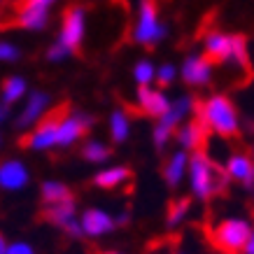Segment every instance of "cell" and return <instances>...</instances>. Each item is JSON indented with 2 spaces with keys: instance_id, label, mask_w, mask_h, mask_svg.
<instances>
[{
  "instance_id": "cell-1",
  "label": "cell",
  "mask_w": 254,
  "mask_h": 254,
  "mask_svg": "<svg viewBox=\"0 0 254 254\" xmlns=\"http://www.w3.org/2000/svg\"><path fill=\"white\" fill-rule=\"evenodd\" d=\"M193 119L208 131V135L222 140H236L243 133L240 108L226 91H212L196 100Z\"/></svg>"
},
{
  "instance_id": "cell-2",
  "label": "cell",
  "mask_w": 254,
  "mask_h": 254,
  "mask_svg": "<svg viewBox=\"0 0 254 254\" xmlns=\"http://www.w3.org/2000/svg\"><path fill=\"white\" fill-rule=\"evenodd\" d=\"M200 54L210 59L215 65H229V68L247 72L252 65L250 54V40L243 33H229L222 28H212L203 35V52Z\"/></svg>"
},
{
  "instance_id": "cell-3",
  "label": "cell",
  "mask_w": 254,
  "mask_h": 254,
  "mask_svg": "<svg viewBox=\"0 0 254 254\" xmlns=\"http://www.w3.org/2000/svg\"><path fill=\"white\" fill-rule=\"evenodd\" d=\"M89 33V9L79 2H72L65 7L59 26V35L47 49V61L49 63H63L70 56H75L82 49Z\"/></svg>"
},
{
  "instance_id": "cell-4",
  "label": "cell",
  "mask_w": 254,
  "mask_h": 254,
  "mask_svg": "<svg viewBox=\"0 0 254 254\" xmlns=\"http://www.w3.org/2000/svg\"><path fill=\"white\" fill-rule=\"evenodd\" d=\"M187 185H189V193L191 198L208 203L222 191H226L229 180L224 175L222 166L205 152L198 149L189 154V168H187Z\"/></svg>"
},
{
  "instance_id": "cell-5",
  "label": "cell",
  "mask_w": 254,
  "mask_h": 254,
  "mask_svg": "<svg viewBox=\"0 0 254 254\" xmlns=\"http://www.w3.org/2000/svg\"><path fill=\"white\" fill-rule=\"evenodd\" d=\"M168 35H170V26L163 21L159 2L156 0H140L131 26L133 45L142 47V49H152V47L161 45Z\"/></svg>"
},
{
  "instance_id": "cell-6",
  "label": "cell",
  "mask_w": 254,
  "mask_h": 254,
  "mask_svg": "<svg viewBox=\"0 0 254 254\" xmlns=\"http://www.w3.org/2000/svg\"><path fill=\"white\" fill-rule=\"evenodd\" d=\"M252 233V219L245 215H226L210 226V243L222 254H243Z\"/></svg>"
},
{
  "instance_id": "cell-7",
  "label": "cell",
  "mask_w": 254,
  "mask_h": 254,
  "mask_svg": "<svg viewBox=\"0 0 254 254\" xmlns=\"http://www.w3.org/2000/svg\"><path fill=\"white\" fill-rule=\"evenodd\" d=\"M96 124V117L84 110H72L59 117V128H56V142L59 149H70L86 140V133Z\"/></svg>"
},
{
  "instance_id": "cell-8",
  "label": "cell",
  "mask_w": 254,
  "mask_h": 254,
  "mask_svg": "<svg viewBox=\"0 0 254 254\" xmlns=\"http://www.w3.org/2000/svg\"><path fill=\"white\" fill-rule=\"evenodd\" d=\"M217 65L210 59L200 54V52H189L177 65V79L187 86V89H205L212 84L215 79Z\"/></svg>"
},
{
  "instance_id": "cell-9",
  "label": "cell",
  "mask_w": 254,
  "mask_h": 254,
  "mask_svg": "<svg viewBox=\"0 0 254 254\" xmlns=\"http://www.w3.org/2000/svg\"><path fill=\"white\" fill-rule=\"evenodd\" d=\"M52 110V96L47 91H40V89H33L28 91V96L23 98V108L21 112L16 115L14 119V126L19 131H31L33 126H38Z\"/></svg>"
},
{
  "instance_id": "cell-10",
  "label": "cell",
  "mask_w": 254,
  "mask_h": 254,
  "mask_svg": "<svg viewBox=\"0 0 254 254\" xmlns=\"http://www.w3.org/2000/svg\"><path fill=\"white\" fill-rule=\"evenodd\" d=\"M133 105L140 115L149 117V119H159L163 117V112L168 110L170 105V96L168 91H161L156 86H135V93H133Z\"/></svg>"
},
{
  "instance_id": "cell-11",
  "label": "cell",
  "mask_w": 254,
  "mask_h": 254,
  "mask_svg": "<svg viewBox=\"0 0 254 254\" xmlns=\"http://www.w3.org/2000/svg\"><path fill=\"white\" fill-rule=\"evenodd\" d=\"M45 217L49 224H54L59 229L68 233L70 238H82V229H79V215H77V203L75 198L56 203V205H47Z\"/></svg>"
},
{
  "instance_id": "cell-12",
  "label": "cell",
  "mask_w": 254,
  "mask_h": 254,
  "mask_svg": "<svg viewBox=\"0 0 254 254\" xmlns=\"http://www.w3.org/2000/svg\"><path fill=\"white\" fill-rule=\"evenodd\" d=\"M56 128H59V117L56 115H47L38 126H33L28 135L21 140L26 149L31 152H49V149H56L59 142H56Z\"/></svg>"
},
{
  "instance_id": "cell-13",
  "label": "cell",
  "mask_w": 254,
  "mask_h": 254,
  "mask_svg": "<svg viewBox=\"0 0 254 254\" xmlns=\"http://www.w3.org/2000/svg\"><path fill=\"white\" fill-rule=\"evenodd\" d=\"M222 170L229 182H236L240 187H247L254 180V161L247 149H233L224 159Z\"/></svg>"
},
{
  "instance_id": "cell-14",
  "label": "cell",
  "mask_w": 254,
  "mask_h": 254,
  "mask_svg": "<svg viewBox=\"0 0 254 254\" xmlns=\"http://www.w3.org/2000/svg\"><path fill=\"white\" fill-rule=\"evenodd\" d=\"M79 229H82V236H86V238H103L117 229L115 215H110L103 208H86L79 215Z\"/></svg>"
},
{
  "instance_id": "cell-15",
  "label": "cell",
  "mask_w": 254,
  "mask_h": 254,
  "mask_svg": "<svg viewBox=\"0 0 254 254\" xmlns=\"http://www.w3.org/2000/svg\"><path fill=\"white\" fill-rule=\"evenodd\" d=\"M193 112H196V98L191 93H180L175 98H170L168 110L163 112V117L156 119V124H161L168 131L175 133L177 126H182L187 119H191Z\"/></svg>"
},
{
  "instance_id": "cell-16",
  "label": "cell",
  "mask_w": 254,
  "mask_h": 254,
  "mask_svg": "<svg viewBox=\"0 0 254 254\" xmlns=\"http://www.w3.org/2000/svg\"><path fill=\"white\" fill-rule=\"evenodd\" d=\"M208 131L200 126L196 119H187L182 126H177L175 133H173V142L177 145V149H182L187 154H193V152H198L203 147L208 145Z\"/></svg>"
},
{
  "instance_id": "cell-17",
  "label": "cell",
  "mask_w": 254,
  "mask_h": 254,
  "mask_svg": "<svg viewBox=\"0 0 254 254\" xmlns=\"http://www.w3.org/2000/svg\"><path fill=\"white\" fill-rule=\"evenodd\" d=\"M31 182V170L21 159L0 161V189L2 191H21Z\"/></svg>"
},
{
  "instance_id": "cell-18",
  "label": "cell",
  "mask_w": 254,
  "mask_h": 254,
  "mask_svg": "<svg viewBox=\"0 0 254 254\" xmlns=\"http://www.w3.org/2000/svg\"><path fill=\"white\" fill-rule=\"evenodd\" d=\"M133 170L124 163H112V166H103V168L96 170L93 175V187L96 189H103V191H115V189H122L131 182Z\"/></svg>"
},
{
  "instance_id": "cell-19",
  "label": "cell",
  "mask_w": 254,
  "mask_h": 254,
  "mask_svg": "<svg viewBox=\"0 0 254 254\" xmlns=\"http://www.w3.org/2000/svg\"><path fill=\"white\" fill-rule=\"evenodd\" d=\"M187 168H189V154L175 147V149L168 152V156L163 159V166H161L163 182H166L170 189H177L180 185H185Z\"/></svg>"
},
{
  "instance_id": "cell-20",
  "label": "cell",
  "mask_w": 254,
  "mask_h": 254,
  "mask_svg": "<svg viewBox=\"0 0 254 254\" xmlns=\"http://www.w3.org/2000/svg\"><path fill=\"white\" fill-rule=\"evenodd\" d=\"M131 133H133V117L131 112L122 105L110 110L108 115V135L115 145H124L131 140Z\"/></svg>"
},
{
  "instance_id": "cell-21",
  "label": "cell",
  "mask_w": 254,
  "mask_h": 254,
  "mask_svg": "<svg viewBox=\"0 0 254 254\" xmlns=\"http://www.w3.org/2000/svg\"><path fill=\"white\" fill-rule=\"evenodd\" d=\"M26 96H28V82H26V77H21V75H9V77L2 79V84H0V98L2 100H0V103H2L5 108L23 100Z\"/></svg>"
},
{
  "instance_id": "cell-22",
  "label": "cell",
  "mask_w": 254,
  "mask_h": 254,
  "mask_svg": "<svg viewBox=\"0 0 254 254\" xmlns=\"http://www.w3.org/2000/svg\"><path fill=\"white\" fill-rule=\"evenodd\" d=\"M79 156L84 159L86 163H96V166H103L112 159V147L100 138H86L79 147Z\"/></svg>"
},
{
  "instance_id": "cell-23",
  "label": "cell",
  "mask_w": 254,
  "mask_h": 254,
  "mask_svg": "<svg viewBox=\"0 0 254 254\" xmlns=\"http://www.w3.org/2000/svg\"><path fill=\"white\" fill-rule=\"evenodd\" d=\"M52 21V14L49 12H38V9H26L19 7L16 12V26L23 28V31H31V33H42Z\"/></svg>"
},
{
  "instance_id": "cell-24",
  "label": "cell",
  "mask_w": 254,
  "mask_h": 254,
  "mask_svg": "<svg viewBox=\"0 0 254 254\" xmlns=\"http://www.w3.org/2000/svg\"><path fill=\"white\" fill-rule=\"evenodd\" d=\"M40 198H42V203L47 208V205H56V203L70 200L75 196L70 191V187L65 182H61V180H45L42 187H40Z\"/></svg>"
},
{
  "instance_id": "cell-25",
  "label": "cell",
  "mask_w": 254,
  "mask_h": 254,
  "mask_svg": "<svg viewBox=\"0 0 254 254\" xmlns=\"http://www.w3.org/2000/svg\"><path fill=\"white\" fill-rule=\"evenodd\" d=\"M189 212H191V196H180V198L170 200L166 208V226L177 229L189 217Z\"/></svg>"
},
{
  "instance_id": "cell-26",
  "label": "cell",
  "mask_w": 254,
  "mask_h": 254,
  "mask_svg": "<svg viewBox=\"0 0 254 254\" xmlns=\"http://www.w3.org/2000/svg\"><path fill=\"white\" fill-rule=\"evenodd\" d=\"M154 75H156V63L149 56H142L131 65V77L135 86H154Z\"/></svg>"
},
{
  "instance_id": "cell-27",
  "label": "cell",
  "mask_w": 254,
  "mask_h": 254,
  "mask_svg": "<svg viewBox=\"0 0 254 254\" xmlns=\"http://www.w3.org/2000/svg\"><path fill=\"white\" fill-rule=\"evenodd\" d=\"M175 82H177V63H173V61L156 63V75H154V86L156 89L168 91Z\"/></svg>"
},
{
  "instance_id": "cell-28",
  "label": "cell",
  "mask_w": 254,
  "mask_h": 254,
  "mask_svg": "<svg viewBox=\"0 0 254 254\" xmlns=\"http://www.w3.org/2000/svg\"><path fill=\"white\" fill-rule=\"evenodd\" d=\"M21 59V49L9 42V40H0V63H16Z\"/></svg>"
},
{
  "instance_id": "cell-29",
  "label": "cell",
  "mask_w": 254,
  "mask_h": 254,
  "mask_svg": "<svg viewBox=\"0 0 254 254\" xmlns=\"http://www.w3.org/2000/svg\"><path fill=\"white\" fill-rule=\"evenodd\" d=\"M59 0H23L21 7L26 9H38V12H52V7H54Z\"/></svg>"
},
{
  "instance_id": "cell-30",
  "label": "cell",
  "mask_w": 254,
  "mask_h": 254,
  "mask_svg": "<svg viewBox=\"0 0 254 254\" xmlns=\"http://www.w3.org/2000/svg\"><path fill=\"white\" fill-rule=\"evenodd\" d=\"M5 254H35L31 243H23V240H16V243H9Z\"/></svg>"
},
{
  "instance_id": "cell-31",
  "label": "cell",
  "mask_w": 254,
  "mask_h": 254,
  "mask_svg": "<svg viewBox=\"0 0 254 254\" xmlns=\"http://www.w3.org/2000/svg\"><path fill=\"white\" fill-rule=\"evenodd\" d=\"M128 222H131V212H128V210H124V212H119V215L115 217V224H117V226H126Z\"/></svg>"
},
{
  "instance_id": "cell-32",
  "label": "cell",
  "mask_w": 254,
  "mask_h": 254,
  "mask_svg": "<svg viewBox=\"0 0 254 254\" xmlns=\"http://www.w3.org/2000/svg\"><path fill=\"white\" fill-rule=\"evenodd\" d=\"M243 254H254V222H252V233H250V240H247L245 252Z\"/></svg>"
},
{
  "instance_id": "cell-33",
  "label": "cell",
  "mask_w": 254,
  "mask_h": 254,
  "mask_svg": "<svg viewBox=\"0 0 254 254\" xmlns=\"http://www.w3.org/2000/svg\"><path fill=\"white\" fill-rule=\"evenodd\" d=\"M7 112H9V108H5V105L0 103V124L5 122V119H7Z\"/></svg>"
},
{
  "instance_id": "cell-34",
  "label": "cell",
  "mask_w": 254,
  "mask_h": 254,
  "mask_svg": "<svg viewBox=\"0 0 254 254\" xmlns=\"http://www.w3.org/2000/svg\"><path fill=\"white\" fill-rule=\"evenodd\" d=\"M5 250H7V240H5V236L0 233V254H5Z\"/></svg>"
},
{
  "instance_id": "cell-35",
  "label": "cell",
  "mask_w": 254,
  "mask_h": 254,
  "mask_svg": "<svg viewBox=\"0 0 254 254\" xmlns=\"http://www.w3.org/2000/svg\"><path fill=\"white\" fill-rule=\"evenodd\" d=\"M243 189H245V191H247V193H250V196H252V198H254V180H252V182H250V185H247V187H243Z\"/></svg>"
},
{
  "instance_id": "cell-36",
  "label": "cell",
  "mask_w": 254,
  "mask_h": 254,
  "mask_svg": "<svg viewBox=\"0 0 254 254\" xmlns=\"http://www.w3.org/2000/svg\"><path fill=\"white\" fill-rule=\"evenodd\" d=\"M98 254H124V252H119V250H105V252H98Z\"/></svg>"
},
{
  "instance_id": "cell-37",
  "label": "cell",
  "mask_w": 254,
  "mask_h": 254,
  "mask_svg": "<svg viewBox=\"0 0 254 254\" xmlns=\"http://www.w3.org/2000/svg\"><path fill=\"white\" fill-rule=\"evenodd\" d=\"M250 156H252V161H254V145H252V149H250Z\"/></svg>"
},
{
  "instance_id": "cell-38",
  "label": "cell",
  "mask_w": 254,
  "mask_h": 254,
  "mask_svg": "<svg viewBox=\"0 0 254 254\" xmlns=\"http://www.w3.org/2000/svg\"><path fill=\"white\" fill-rule=\"evenodd\" d=\"M173 254H189V252H182V250H175V252Z\"/></svg>"
},
{
  "instance_id": "cell-39",
  "label": "cell",
  "mask_w": 254,
  "mask_h": 254,
  "mask_svg": "<svg viewBox=\"0 0 254 254\" xmlns=\"http://www.w3.org/2000/svg\"><path fill=\"white\" fill-rule=\"evenodd\" d=\"M0 147H2V133H0Z\"/></svg>"
}]
</instances>
